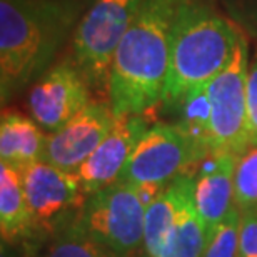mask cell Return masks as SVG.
<instances>
[{
	"label": "cell",
	"instance_id": "obj_1",
	"mask_svg": "<svg viewBox=\"0 0 257 257\" xmlns=\"http://www.w3.org/2000/svg\"><path fill=\"white\" fill-rule=\"evenodd\" d=\"M182 0H144L110 64L107 94L117 117L139 115L162 102L171 39Z\"/></svg>",
	"mask_w": 257,
	"mask_h": 257
},
{
	"label": "cell",
	"instance_id": "obj_2",
	"mask_svg": "<svg viewBox=\"0 0 257 257\" xmlns=\"http://www.w3.org/2000/svg\"><path fill=\"white\" fill-rule=\"evenodd\" d=\"M75 0H0V94L15 92L44 74L74 27Z\"/></svg>",
	"mask_w": 257,
	"mask_h": 257
},
{
	"label": "cell",
	"instance_id": "obj_3",
	"mask_svg": "<svg viewBox=\"0 0 257 257\" xmlns=\"http://www.w3.org/2000/svg\"><path fill=\"white\" fill-rule=\"evenodd\" d=\"M240 35L204 4L182 0L174 19L164 104L181 105L187 94L222 72L232 59Z\"/></svg>",
	"mask_w": 257,
	"mask_h": 257
},
{
	"label": "cell",
	"instance_id": "obj_4",
	"mask_svg": "<svg viewBox=\"0 0 257 257\" xmlns=\"http://www.w3.org/2000/svg\"><path fill=\"white\" fill-rule=\"evenodd\" d=\"M162 191L117 181L90 195L75 220L112 254L128 257L144 247L147 204Z\"/></svg>",
	"mask_w": 257,
	"mask_h": 257
},
{
	"label": "cell",
	"instance_id": "obj_5",
	"mask_svg": "<svg viewBox=\"0 0 257 257\" xmlns=\"http://www.w3.org/2000/svg\"><path fill=\"white\" fill-rule=\"evenodd\" d=\"M207 156L181 124L157 122L139 141L119 181L162 191L177 177L194 176L191 171L197 169Z\"/></svg>",
	"mask_w": 257,
	"mask_h": 257
},
{
	"label": "cell",
	"instance_id": "obj_6",
	"mask_svg": "<svg viewBox=\"0 0 257 257\" xmlns=\"http://www.w3.org/2000/svg\"><path fill=\"white\" fill-rule=\"evenodd\" d=\"M249 47L240 35L232 59L205 85L207 95V146L210 154L239 156L249 147L247 128Z\"/></svg>",
	"mask_w": 257,
	"mask_h": 257
},
{
	"label": "cell",
	"instance_id": "obj_7",
	"mask_svg": "<svg viewBox=\"0 0 257 257\" xmlns=\"http://www.w3.org/2000/svg\"><path fill=\"white\" fill-rule=\"evenodd\" d=\"M144 0H94L74 34V64L90 87H105L122 37Z\"/></svg>",
	"mask_w": 257,
	"mask_h": 257
},
{
	"label": "cell",
	"instance_id": "obj_8",
	"mask_svg": "<svg viewBox=\"0 0 257 257\" xmlns=\"http://www.w3.org/2000/svg\"><path fill=\"white\" fill-rule=\"evenodd\" d=\"M34 234H55L77 219L89 199L75 172L39 161L22 169Z\"/></svg>",
	"mask_w": 257,
	"mask_h": 257
},
{
	"label": "cell",
	"instance_id": "obj_9",
	"mask_svg": "<svg viewBox=\"0 0 257 257\" xmlns=\"http://www.w3.org/2000/svg\"><path fill=\"white\" fill-rule=\"evenodd\" d=\"M89 87L74 62H60L30 90V115L45 131H59L90 104Z\"/></svg>",
	"mask_w": 257,
	"mask_h": 257
},
{
	"label": "cell",
	"instance_id": "obj_10",
	"mask_svg": "<svg viewBox=\"0 0 257 257\" xmlns=\"http://www.w3.org/2000/svg\"><path fill=\"white\" fill-rule=\"evenodd\" d=\"M117 115L110 104L90 102L70 122L50 132L44 161L67 172H77L115 124Z\"/></svg>",
	"mask_w": 257,
	"mask_h": 257
},
{
	"label": "cell",
	"instance_id": "obj_11",
	"mask_svg": "<svg viewBox=\"0 0 257 257\" xmlns=\"http://www.w3.org/2000/svg\"><path fill=\"white\" fill-rule=\"evenodd\" d=\"M149 127L144 114L117 117L107 137L75 172L89 197L119 181L122 169Z\"/></svg>",
	"mask_w": 257,
	"mask_h": 257
},
{
	"label": "cell",
	"instance_id": "obj_12",
	"mask_svg": "<svg viewBox=\"0 0 257 257\" xmlns=\"http://www.w3.org/2000/svg\"><path fill=\"white\" fill-rule=\"evenodd\" d=\"M234 154H209L194 171V204L207 230V242L235 207Z\"/></svg>",
	"mask_w": 257,
	"mask_h": 257
},
{
	"label": "cell",
	"instance_id": "obj_13",
	"mask_svg": "<svg viewBox=\"0 0 257 257\" xmlns=\"http://www.w3.org/2000/svg\"><path fill=\"white\" fill-rule=\"evenodd\" d=\"M47 136L34 119L4 112L0 120V159L19 171L44 161Z\"/></svg>",
	"mask_w": 257,
	"mask_h": 257
},
{
	"label": "cell",
	"instance_id": "obj_14",
	"mask_svg": "<svg viewBox=\"0 0 257 257\" xmlns=\"http://www.w3.org/2000/svg\"><path fill=\"white\" fill-rule=\"evenodd\" d=\"M0 232L2 240L17 242L34 234L22 172L0 162Z\"/></svg>",
	"mask_w": 257,
	"mask_h": 257
},
{
	"label": "cell",
	"instance_id": "obj_15",
	"mask_svg": "<svg viewBox=\"0 0 257 257\" xmlns=\"http://www.w3.org/2000/svg\"><path fill=\"white\" fill-rule=\"evenodd\" d=\"M181 176L171 182L156 199L147 204L146 224H144V252L146 257H161L171 230L176 224L179 204L187 179Z\"/></svg>",
	"mask_w": 257,
	"mask_h": 257
},
{
	"label": "cell",
	"instance_id": "obj_16",
	"mask_svg": "<svg viewBox=\"0 0 257 257\" xmlns=\"http://www.w3.org/2000/svg\"><path fill=\"white\" fill-rule=\"evenodd\" d=\"M205 249H207V230L195 209L191 176L182 191L176 224L161 257H204Z\"/></svg>",
	"mask_w": 257,
	"mask_h": 257
},
{
	"label": "cell",
	"instance_id": "obj_17",
	"mask_svg": "<svg viewBox=\"0 0 257 257\" xmlns=\"http://www.w3.org/2000/svg\"><path fill=\"white\" fill-rule=\"evenodd\" d=\"M42 257H119L94 240L84 229L72 220L54 234L52 242Z\"/></svg>",
	"mask_w": 257,
	"mask_h": 257
},
{
	"label": "cell",
	"instance_id": "obj_18",
	"mask_svg": "<svg viewBox=\"0 0 257 257\" xmlns=\"http://www.w3.org/2000/svg\"><path fill=\"white\" fill-rule=\"evenodd\" d=\"M235 205L240 212H257V144L235 159Z\"/></svg>",
	"mask_w": 257,
	"mask_h": 257
},
{
	"label": "cell",
	"instance_id": "obj_19",
	"mask_svg": "<svg viewBox=\"0 0 257 257\" xmlns=\"http://www.w3.org/2000/svg\"><path fill=\"white\" fill-rule=\"evenodd\" d=\"M242 212L237 205L230 210L207 242L204 257H239V230Z\"/></svg>",
	"mask_w": 257,
	"mask_h": 257
},
{
	"label": "cell",
	"instance_id": "obj_20",
	"mask_svg": "<svg viewBox=\"0 0 257 257\" xmlns=\"http://www.w3.org/2000/svg\"><path fill=\"white\" fill-rule=\"evenodd\" d=\"M239 257H257V212H242L239 230Z\"/></svg>",
	"mask_w": 257,
	"mask_h": 257
},
{
	"label": "cell",
	"instance_id": "obj_21",
	"mask_svg": "<svg viewBox=\"0 0 257 257\" xmlns=\"http://www.w3.org/2000/svg\"><path fill=\"white\" fill-rule=\"evenodd\" d=\"M247 128L249 146L257 144V57L247 74Z\"/></svg>",
	"mask_w": 257,
	"mask_h": 257
},
{
	"label": "cell",
	"instance_id": "obj_22",
	"mask_svg": "<svg viewBox=\"0 0 257 257\" xmlns=\"http://www.w3.org/2000/svg\"><path fill=\"white\" fill-rule=\"evenodd\" d=\"M25 250L20 245H15V242L2 240V247H0V257H25Z\"/></svg>",
	"mask_w": 257,
	"mask_h": 257
}]
</instances>
